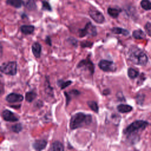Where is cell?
Listing matches in <instances>:
<instances>
[{"label":"cell","instance_id":"6da1fadb","mask_svg":"<svg viewBox=\"0 0 151 151\" xmlns=\"http://www.w3.org/2000/svg\"><path fill=\"white\" fill-rule=\"evenodd\" d=\"M92 118L90 115L84 113H77L74 115L70 120V127L72 130L80 128L90 125L92 122Z\"/></svg>","mask_w":151,"mask_h":151},{"label":"cell","instance_id":"7a4b0ae2","mask_svg":"<svg viewBox=\"0 0 151 151\" xmlns=\"http://www.w3.org/2000/svg\"><path fill=\"white\" fill-rule=\"evenodd\" d=\"M129 57L133 64L140 66L146 65L148 60L146 54L136 46H133L130 48Z\"/></svg>","mask_w":151,"mask_h":151},{"label":"cell","instance_id":"3957f363","mask_svg":"<svg viewBox=\"0 0 151 151\" xmlns=\"http://www.w3.org/2000/svg\"><path fill=\"white\" fill-rule=\"evenodd\" d=\"M148 125V123L144 120H136L130 124L125 130L124 133L126 135H131L139 130H142Z\"/></svg>","mask_w":151,"mask_h":151},{"label":"cell","instance_id":"277c9868","mask_svg":"<svg viewBox=\"0 0 151 151\" xmlns=\"http://www.w3.org/2000/svg\"><path fill=\"white\" fill-rule=\"evenodd\" d=\"M17 63L16 61H9L3 63L0 66V71L3 73L14 76L17 73Z\"/></svg>","mask_w":151,"mask_h":151},{"label":"cell","instance_id":"5b68a950","mask_svg":"<svg viewBox=\"0 0 151 151\" xmlns=\"http://www.w3.org/2000/svg\"><path fill=\"white\" fill-rule=\"evenodd\" d=\"M97 34L96 27L91 23H89L86 24L84 29L80 30L79 31V36L82 37L87 35L95 36Z\"/></svg>","mask_w":151,"mask_h":151},{"label":"cell","instance_id":"8992f818","mask_svg":"<svg viewBox=\"0 0 151 151\" xmlns=\"http://www.w3.org/2000/svg\"><path fill=\"white\" fill-rule=\"evenodd\" d=\"M99 68L104 71H115L116 67L113 61L103 60L99 63Z\"/></svg>","mask_w":151,"mask_h":151},{"label":"cell","instance_id":"52a82bcc","mask_svg":"<svg viewBox=\"0 0 151 151\" xmlns=\"http://www.w3.org/2000/svg\"><path fill=\"white\" fill-rule=\"evenodd\" d=\"M89 14L90 17L97 23L102 24L105 20V17L103 16V15L99 11L90 10L89 12Z\"/></svg>","mask_w":151,"mask_h":151},{"label":"cell","instance_id":"ba28073f","mask_svg":"<svg viewBox=\"0 0 151 151\" xmlns=\"http://www.w3.org/2000/svg\"><path fill=\"white\" fill-rule=\"evenodd\" d=\"M2 116L3 119L7 122H15L19 120V118L16 116V115L10 110H5L2 113Z\"/></svg>","mask_w":151,"mask_h":151},{"label":"cell","instance_id":"9c48e42d","mask_svg":"<svg viewBox=\"0 0 151 151\" xmlns=\"http://www.w3.org/2000/svg\"><path fill=\"white\" fill-rule=\"evenodd\" d=\"M24 99V97L20 94L17 93H10L6 97V100L10 103H17L23 101Z\"/></svg>","mask_w":151,"mask_h":151},{"label":"cell","instance_id":"30bf717a","mask_svg":"<svg viewBox=\"0 0 151 151\" xmlns=\"http://www.w3.org/2000/svg\"><path fill=\"white\" fill-rule=\"evenodd\" d=\"M47 142L46 140L41 139V140H36L33 145V147L34 149L37 150H41L46 148L47 146Z\"/></svg>","mask_w":151,"mask_h":151},{"label":"cell","instance_id":"8fae6325","mask_svg":"<svg viewBox=\"0 0 151 151\" xmlns=\"http://www.w3.org/2000/svg\"><path fill=\"white\" fill-rule=\"evenodd\" d=\"M78 67H88V69L91 72V73H93V71H94V66H93V63L91 62V61L89 60H85L82 61L78 65Z\"/></svg>","mask_w":151,"mask_h":151},{"label":"cell","instance_id":"7c38bea8","mask_svg":"<svg viewBox=\"0 0 151 151\" xmlns=\"http://www.w3.org/2000/svg\"><path fill=\"white\" fill-rule=\"evenodd\" d=\"M33 53L36 58H39L41 52V46L38 43H35L32 46Z\"/></svg>","mask_w":151,"mask_h":151},{"label":"cell","instance_id":"4fadbf2b","mask_svg":"<svg viewBox=\"0 0 151 151\" xmlns=\"http://www.w3.org/2000/svg\"><path fill=\"white\" fill-rule=\"evenodd\" d=\"M50 150L53 151H63L64 150V146L61 142L56 141L52 144Z\"/></svg>","mask_w":151,"mask_h":151},{"label":"cell","instance_id":"5bb4252c","mask_svg":"<svg viewBox=\"0 0 151 151\" xmlns=\"http://www.w3.org/2000/svg\"><path fill=\"white\" fill-rule=\"evenodd\" d=\"M21 31L24 34H31L34 31V27L33 26L24 25L21 27Z\"/></svg>","mask_w":151,"mask_h":151},{"label":"cell","instance_id":"9a60e30c","mask_svg":"<svg viewBox=\"0 0 151 151\" xmlns=\"http://www.w3.org/2000/svg\"><path fill=\"white\" fill-rule=\"evenodd\" d=\"M132 36L135 39L142 40L146 38V35L145 33L141 30H136L133 31L132 33Z\"/></svg>","mask_w":151,"mask_h":151},{"label":"cell","instance_id":"2e32d148","mask_svg":"<svg viewBox=\"0 0 151 151\" xmlns=\"http://www.w3.org/2000/svg\"><path fill=\"white\" fill-rule=\"evenodd\" d=\"M112 33H113L114 34H122L123 36H128L129 34V32L128 31V30L122 28H119V27H114L112 29Z\"/></svg>","mask_w":151,"mask_h":151},{"label":"cell","instance_id":"e0dca14e","mask_svg":"<svg viewBox=\"0 0 151 151\" xmlns=\"http://www.w3.org/2000/svg\"><path fill=\"white\" fill-rule=\"evenodd\" d=\"M117 109L120 113H127L132 110V107L127 105H120L118 106Z\"/></svg>","mask_w":151,"mask_h":151},{"label":"cell","instance_id":"ac0fdd59","mask_svg":"<svg viewBox=\"0 0 151 151\" xmlns=\"http://www.w3.org/2000/svg\"><path fill=\"white\" fill-rule=\"evenodd\" d=\"M22 0H7V4L16 9H19L22 6Z\"/></svg>","mask_w":151,"mask_h":151},{"label":"cell","instance_id":"d6986e66","mask_svg":"<svg viewBox=\"0 0 151 151\" xmlns=\"http://www.w3.org/2000/svg\"><path fill=\"white\" fill-rule=\"evenodd\" d=\"M79 92L76 90H71V92H70L68 93L66 92L65 95H66V96L67 98V104H68L69 103V102L71 100V99L73 97L79 95Z\"/></svg>","mask_w":151,"mask_h":151},{"label":"cell","instance_id":"ffe728a7","mask_svg":"<svg viewBox=\"0 0 151 151\" xmlns=\"http://www.w3.org/2000/svg\"><path fill=\"white\" fill-rule=\"evenodd\" d=\"M108 13L110 17H112V18L116 19L119 16V15L120 13V11L116 9L109 8L108 10Z\"/></svg>","mask_w":151,"mask_h":151},{"label":"cell","instance_id":"44dd1931","mask_svg":"<svg viewBox=\"0 0 151 151\" xmlns=\"http://www.w3.org/2000/svg\"><path fill=\"white\" fill-rule=\"evenodd\" d=\"M127 74H128V76L130 79H133L137 77L139 73L135 69H134L133 68H129L127 70Z\"/></svg>","mask_w":151,"mask_h":151},{"label":"cell","instance_id":"7402d4cb","mask_svg":"<svg viewBox=\"0 0 151 151\" xmlns=\"http://www.w3.org/2000/svg\"><path fill=\"white\" fill-rule=\"evenodd\" d=\"M140 6L145 10H151V2L149 0H142L140 2Z\"/></svg>","mask_w":151,"mask_h":151},{"label":"cell","instance_id":"603a6c76","mask_svg":"<svg viewBox=\"0 0 151 151\" xmlns=\"http://www.w3.org/2000/svg\"><path fill=\"white\" fill-rule=\"evenodd\" d=\"M37 97V95L34 92H27L26 95V100L28 102H33L36 98Z\"/></svg>","mask_w":151,"mask_h":151},{"label":"cell","instance_id":"cb8c5ba5","mask_svg":"<svg viewBox=\"0 0 151 151\" xmlns=\"http://www.w3.org/2000/svg\"><path fill=\"white\" fill-rule=\"evenodd\" d=\"M88 104L89 106L91 108L92 110H93L95 112H98L99 111V107L98 105V103L94 101H89L88 102Z\"/></svg>","mask_w":151,"mask_h":151},{"label":"cell","instance_id":"d4e9b609","mask_svg":"<svg viewBox=\"0 0 151 151\" xmlns=\"http://www.w3.org/2000/svg\"><path fill=\"white\" fill-rule=\"evenodd\" d=\"M22 129H23V126L20 123L16 124L12 126V130L16 133H19L20 131L22 130Z\"/></svg>","mask_w":151,"mask_h":151},{"label":"cell","instance_id":"484cf974","mask_svg":"<svg viewBox=\"0 0 151 151\" xmlns=\"http://www.w3.org/2000/svg\"><path fill=\"white\" fill-rule=\"evenodd\" d=\"M72 82L71 81H67V82H63V81H59L58 82V86H60L61 89H65L66 88L68 87Z\"/></svg>","mask_w":151,"mask_h":151},{"label":"cell","instance_id":"4316f807","mask_svg":"<svg viewBox=\"0 0 151 151\" xmlns=\"http://www.w3.org/2000/svg\"><path fill=\"white\" fill-rule=\"evenodd\" d=\"M43 10H46V11H51V7L50 5V4L47 1H43Z\"/></svg>","mask_w":151,"mask_h":151},{"label":"cell","instance_id":"83f0119b","mask_svg":"<svg viewBox=\"0 0 151 151\" xmlns=\"http://www.w3.org/2000/svg\"><path fill=\"white\" fill-rule=\"evenodd\" d=\"M145 29L149 36L151 37V23H147L145 26Z\"/></svg>","mask_w":151,"mask_h":151},{"label":"cell","instance_id":"f1b7e54d","mask_svg":"<svg viewBox=\"0 0 151 151\" xmlns=\"http://www.w3.org/2000/svg\"><path fill=\"white\" fill-rule=\"evenodd\" d=\"M3 54V46H1V44H0V57L2 56Z\"/></svg>","mask_w":151,"mask_h":151},{"label":"cell","instance_id":"f546056e","mask_svg":"<svg viewBox=\"0 0 151 151\" xmlns=\"http://www.w3.org/2000/svg\"><path fill=\"white\" fill-rule=\"evenodd\" d=\"M46 43L47 44H48L49 45L51 44V40H50V38L49 37H47V38H46Z\"/></svg>","mask_w":151,"mask_h":151}]
</instances>
